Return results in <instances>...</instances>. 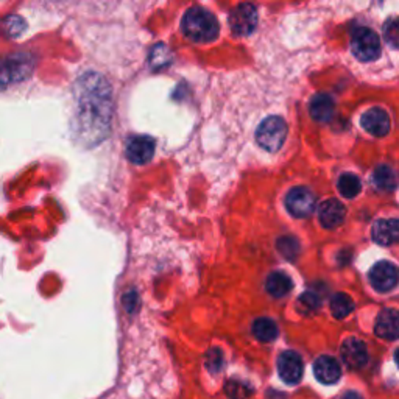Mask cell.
Masks as SVG:
<instances>
[{"label": "cell", "mask_w": 399, "mask_h": 399, "mask_svg": "<svg viewBox=\"0 0 399 399\" xmlns=\"http://www.w3.org/2000/svg\"><path fill=\"white\" fill-rule=\"evenodd\" d=\"M339 192L345 198H354L361 194L362 182L359 180L356 175L353 173H345L339 178Z\"/></svg>", "instance_id": "obj_23"}, {"label": "cell", "mask_w": 399, "mask_h": 399, "mask_svg": "<svg viewBox=\"0 0 399 399\" xmlns=\"http://www.w3.org/2000/svg\"><path fill=\"white\" fill-rule=\"evenodd\" d=\"M314 374L317 381H320L324 386L337 384L341 376L340 364L331 356H320L314 362Z\"/></svg>", "instance_id": "obj_13"}, {"label": "cell", "mask_w": 399, "mask_h": 399, "mask_svg": "<svg viewBox=\"0 0 399 399\" xmlns=\"http://www.w3.org/2000/svg\"><path fill=\"white\" fill-rule=\"evenodd\" d=\"M329 307H331L332 315L335 318H339V320H341V318H346L351 312H353L354 302L346 293H335L331 298Z\"/></svg>", "instance_id": "obj_22"}, {"label": "cell", "mask_w": 399, "mask_h": 399, "mask_svg": "<svg viewBox=\"0 0 399 399\" xmlns=\"http://www.w3.org/2000/svg\"><path fill=\"white\" fill-rule=\"evenodd\" d=\"M341 399H362V396L356 392H348Z\"/></svg>", "instance_id": "obj_31"}, {"label": "cell", "mask_w": 399, "mask_h": 399, "mask_svg": "<svg viewBox=\"0 0 399 399\" xmlns=\"http://www.w3.org/2000/svg\"><path fill=\"white\" fill-rule=\"evenodd\" d=\"M340 354L343 362L351 370H359L368 362V351H366L365 343L359 339H346L343 341V345L340 348Z\"/></svg>", "instance_id": "obj_11"}, {"label": "cell", "mask_w": 399, "mask_h": 399, "mask_svg": "<svg viewBox=\"0 0 399 399\" xmlns=\"http://www.w3.org/2000/svg\"><path fill=\"white\" fill-rule=\"evenodd\" d=\"M74 94L77 97V136L87 146H94L106 138L109 131L111 114V89L100 74H84L78 78Z\"/></svg>", "instance_id": "obj_1"}, {"label": "cell", "mask_w": 399, "mask_h": 399, "mask_svg": "<svg viewBox=\"0 0 399 399\" xmlns=\"http://www.w3.org/2000/svg\"><path fill=\"white\" fill-rule=\"evenodd\" d=\"M266 285L271 297L281 298L292 290V279L285 273H281V271H275L267 278Z\"/></svg>", "instance_id": "obj_18"}, {"label": "cell", "mask_w": 399, "mask_h": 399, "mask_svg": "<svg viewBox=\"0 0 399 399\" xmlns=\"http://www.w3.org/2000/svg\"><path fill=\"white\" fill-rule=\"evenodd\" d=\"M287 136V125L281 117L271 116L267 117L259 125L256 131V141L259 146L267 151H276L283 147Z\"/></svg>", "instance_id": "obj_5"}, {"label": "cell", "mask_w": 399, "mask_h": 399, "mask_svg": "<svg viewBox=\"0 0 399 399\" xmlns=\"http://www.w3.org/2000/svg\"><path fill=\"white\" fill-rule=\"evenodd\" d=\"M258 23V11L251 4L239 5L229 16V26L237 36L251 35Z\"/></svg>", "instance_id": "obj_6"}, {"label": "cell", "mask_w": 399, "mask_h": 399, "mask_svg": "<svg viewBox=\"0 0 399 399\" xmlns=\"http://www.w3.org/2000/svg\"><path fill=\"white\" fill-rule=\"evenodd\" d=\"M373 182L381 190H393L398 186V177L392 167L379 165L373 173Z\"/></svg>", "instance_id": "obj_20"}, {"label": "cell", "mask_w": 399, "mask_h": 399, "mask_svg": "<svg viewBox=\"0 0 399 399\" xmlns=\"http://www.w3.org/2000/svg\"><path fill=\"white\" fill-rule=\"evenodd\" d=\"M374 332L378 337L384 340H398L399 339V310L386 309L378 315Z\"/></svg>", "instance_id": "obj_12"}, {"label": "cell", "mask_w": 399, "mask_h": 399, "mask_svg": "<svg viewBox=\"0 0 399 399\" xmlns=\"http://www.w3.org/2000/svg\"><path fill=\"white\" fill-rule=\"evenodd\" d=\"M172 61L170 49L165 44H156L150 52V66L153 69H163L169 66Z\"/></svg>", "instance_id": "obj_24"}, {"label": "cell", "mask_w": 399, "mask_h": 399, "mask_svg": "<svg viewBox=\"0 0 399 399\" xmlns=\"http://www.w3.org/2000/svg\"><path fill=\"white\" fill-rule=\"evenodd\" d=\"M278 248L283 253L284 258L293 261L295 258H297V254L300 251V245L292 237H283L281 241L278 242Z\"/></svg>", "instance_id": "obj_29"}, {"label": "cell", "mask_w": 399, "mask_h": 399, "mask_svg": "<svg viewBox=\"0 0 399 399\" xmlns=\"http://www.w3.org/2000/svg\"><path fill=\"white\" fill-rule=\"evenodd\" d=\"M310 116H312L317 122L326 124L329 122L334 116V100L329 97L328 94H318L310 102Z\"/></svg>", "instance_id": "obj_17"}, {"label": "cell", "mask_w": 399, "mask_h": 399, "mask_svg": "<svg viewBox=\"0 0 399 399\" xmlns=\"http://www.w3.org/2000/svg\"><path fill=\"white\" fill-rule=\"evenodd\" d=\"M373 241L379 245L399 244V219H382L373 225Z\"/></svg>", "instance_id": "obj_14"}, {"label": "cell", "mask_w": 399, "mask_h": 399, "mask_svg": "<svg viewBox=\"0 0 399 399\" xmlns=\"http://www.w3.org/2000/svg\"><path fill=\"white\" fill-rule=\"evenodd\" d=\"M278 373L285 384L293 386L298 384L305 373V366H302V359L295 351H284V353L278 359Z\"/></svg>", "instance_id": "obj_8"}, {"label": "cell", "mask_w": 399, "mask_h": 399, "mask_svg": "<svg viewBox=\"0 0 399 399\" xmlns=\"http://www.w3.org/2000/svg\"><path fill=\"white\" fill-rule=\"evenodd\" d=\"M253 335L259 341H273L278 337V326L270 318H258L253 323Z\"/></svg>", "instance_id": "obj_21"}, {"label": "cell", "mask_w": 399, "mask_h": 399, "mask_svg": "<svg viewBox=\"0 0 399 399\" xmlns=\"http://www.w3.org/2000/svg\"><path fill=\"white\" fill-rule=\"evenodd\" d=\"M370 283L374 289L379 292H388L399 281V271L396 266L388 261H381L376 266H373L370 270Z\"/></svg>", "instance_id": "obj_9"}, {"label": "cell", "mask_w": 399, "mask_h": 399, "mask_svg": "<svg viewBox=\"0 0 399 399\" xmlns=\"http://www.w3.org/2000/svg\"><path fill=\"white\" fill-rule=\"evenodd\" d=\"M285 206L293 217L305 219L314 212L315 195L307 187H293L285 197Z\"/></svg>", "instance_id": "obj_7"}, {"label": "cell", "mask_w": 399, "mask_h": 399, "mask_svg": "<svg viewBox=\"0 0 399 399\" xmlns=\"http://www.w3.org/2000/svg\"><path fill=\"white\" fill-rule=\"evenodd\" d=\"M362 126L365 131L376 136V138H382L390 131V117L384 109L373 108L362 116Z\"/></svg>", "instance_id": "obj_15"}, {"label": "cell", "mask_w": 399, "mask_h": 399, "mask_svg": "<svg viewBox=\"0 0 399 399\" xmlns=\"http://www.w3.org/2000/svg\"><path fill=\"white\" fill-rule=\"evenodd\" d=\"M225 393L228 399H246L253 393V388L246 382L229 379L225 384Z\"/></svg>", "instance_id": "obj_25"}, {"label": "cell", "mask_w": 399, "mask_h": 399, "mask_svg": "<svg viewBox=\"0 0 399 399\" xmlns=\"http://www.w3.org/2000/svg\"><path fill=\"white\" fill-rule=\"evenodd\" d=\"M182 33L195 43H209L214 41L219 35V22L215 16L204 10V8H190L186 11L181 22Z\"/></svg>", "instance_id": "obj_2"}, {"label": "cell", "mask_w": 399, "mask_h": 399, "mask_svg": "<svg viewBox=\"0 0 399 399\" xmlns=\"http://www.w3.org/2000/svg\"><path fill=\"white\" fill-rule=\"evenodd\" d=\"M206 368L212 374L220 373L223 368V354L219 348H212L206 354Z\"/></svg>", "instance_id": "obj_28"}, {"label": "cell", "mask_w": 399, "mask_h": 399, "mask_svg": "<svg viewBox=\"0 0 399 399\" xmlns=\"http://www.w3.org/2000/svg\"><path fill=\"white\" fill-rule=\"evenodd\" d=\"M395 362H396V365L399 366V348L396 349V353H395Z\"/></svg>", "instance_id": "obj_32"}, {"label": "cell", "mask_w": 399, "mask_h": 399, "mask_svg": "<svg viewBox=\"0 0 399 399\" xmlns=\"http://www.w3.org/2000/svg\"><path fill=\"white\" fill-rule=\"evenodd\" d=\"M156 143L155 139L150 136H133L126 142V158L133 164H146L151 161L155 155Z\"/></svg>", "instance_id": "obj_10"}, {"label": "cell", "mask_w": 399, "mask_h": 399, "mask_svg": "<svg viewBox=\"0 0 399 399\" xmlns=\"http://www.w3.org/2000/svg\"><path fill=\"white\" fill-rule=\"evenodd\" d=\"M351 49L354 57L361 61H374L381 57L379 36L371 28L357 27L351 38Z\"/></svg>", "instance_id": "obj_4"}, {"label": "cell", "mask_w": 399, "mask_h": 399, "mask_svg": "<svg viewBox=\"0 0 399 399\" xmlns=\"http://www.w3.org/2000/svg\"><path fill=\"white\" fill-rule=\"evenodd\" d=\"M124 307L129 314H134L139 307V295L138 292L130 290L124 295Z\"/></svg>", "instance_id": "obj_30"}, {"label": "cell", "mask_w": 399, "mask_h": 399, "mask_svg": "<svg viewBox=\"0 0 399 399\" xmlns=\"http://www.w3.org/2000/svg\"><path fill=\"white\" fill-rule=\"evenodd\" d=\"M27 28V22L23 21L19 14H8L0 21V35L14 39L21 36Z\"/></svg>", "instance_id": "obj_19"}, {"label": "cell", "mask_w": 399, "mask_h": 399, "mask_svg": "<svg viewBox=\"0 0 399 399\" xmlns=\"http://www.w3.org/2000/svg\"><path fill=\"white\" fill-rule=\"evenodd\" d=\"M318 307H320V297H317L312 292L302 293L298 298V310L301 314L310 315L314 314Z\"/></svg>", "instance_id": "obj_26"}, {"label": "cell", "mask_w": 399, "mask_h": 399, "mask_svg": "<svg viewBox=\"0 0 399 399\" xmlns=\"http://www.w3.org/2000/svg\"><path fill=\"white\" fill-rule=\"evenodd\" d=\"M346 209L339 200H326L318 207V219L324 228H337L345 220Z\"/></svg>", "instance_id": "obj_16"}, {"label": "cell", "mask_w": 399, "mask_h": 399, "mask_svg": "<svg viewBox=\"0 0 399 399\" xmlns=\"http://www.w3.org/2000/svg\"><path fill=\"white\" fill-rule=\"evenodd\" d=\"M384 38L388 45L399 50V18H390L386 22Z\"/></svg>", "instance_id": "obj_27"}, {"label": "cell", "mask_w": 399, "mask_h": 399, "mask_svg": "<svg viewBox=\"0 0 399 399\" xmlns=\"http://www.w3.org/2000/svg\"><path fill=\"white\" fill-rule=\"evenodd\" d=\"M35 60L28 53H16L0 60V89L11 83H18L30 77Z\"/></svg>", "instance_id": "obj_3"}]
</instances>
